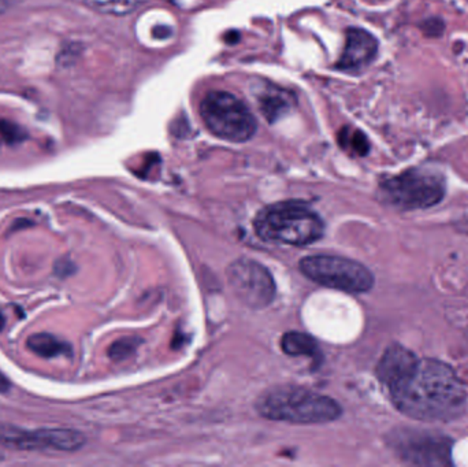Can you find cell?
Segmentation results:
<instances>
[{"instance_id": "cell-6", "label": "cell", "mask_w": 468, "mask_h": 467, "mask_svg": "<svg viewBox=\"0 0 468 467\" xmlns=\"http://www.w3.org/2000/svg\"><path fill=\"white\" fill-rule=\"evenodd\" d=\"M304 277L319 285L347 294H366L374 286V275L360 262L337 255H311L301 259Z\"/></svg>"}, {"instance_id": "cell-4", "label": "cell", "mask_w": 468, "mask_h": 467, "mask_svg": "<svg viewBox=\"0 0 468 467\" xmlns=\"http://www.w3.org/2000/svg\"><path fill=\"white\" fill-rule=\"evenodd\" d=\"M445 177L430 169H408L382 180L380 184L382 201L404 212L437 206L445 198Z\"/></svg>"}, {"instance_id": "cell-18", "label": "cell", "mask_w": 468, "mask_h": 467, "mask_svg": "<svg viewBox=\"0 0 468 467\" xmlns=\"http://www.w3.org/2000/svg\"><path fill=\"white\" fill-rule=\"evenodd\" d=\"M16 0H0V15L7 12L14 4H16Z\"/></svg>"}, {"instance_id": "cell-8", "label": "cell", "mask_w": 468, "mask_h": 467, "mask_svg": "<svg viewBox=\"0 0 468 467\" xmlns=\"http://www.w3.org/2000/svg\"><path fill=\"white\" fill-rule=\"evenodd\" d=\"M226 275L235 296L249 307H267L276 297L273 275L263 265L252 259L233 262Z\"/></svg>"}, {"instance_id": "cell-5", "label": "cell", "mask_w": 468, "mask_h": 467, "mask_svg": "<svg viewBox=\"0 0 468 467\" xmlns=\"http://www.w3.org/2000/svg\"><path fill=\"white\" fill-rule=\"evenodd\" d=\"M200 116L213 136L230 143H245L256 133L254 114L230 92L213 91L205 95L200 105Z\"/></svg>"}, {"instance_id": "cell-17", "label": "cell", "mask_w": 468, "mask_h": 467, "mask_svg": "<svg viewBox=\"0 0 468 467\" xmlns=\"http://www.w3.org/2000/svg\"><path fill=\"white\" fill-rule=\"evenodd\" d=\"M0 136L7 143H18V141H22L26 138V132L19 125L14 124V122L0 119Z\"/></svg>"}, {"instance_id": "cell-16", "label": "cell", "mask_w": 468, "mask_h": 467, "mask_svg": "<svg viewBox=\"0 0 468 467\" xmlns=\"http://www.w3.org/2000/svg\"><path fill=\"white\" fill-rule=\"evenodd\" d=\"M140 343H141V340L137 337L120 338L117 343L112 344L111 348H109V357L114 360L126 359L136 352Z\"/></svg>"}, {"instance_id": "cell-2", "label": "cell", "mask_w": 468, "mask_h": 467, "mask_svg": "<svg viewBox=\"0 0 468 467\" xmlns=\"http://www.w3.org/2000/svg\"><path fill=\"white\" fill-rule=\"evenodd\" d=\"M255 407L263 418L295 425L333 422L342 414L341 406L334 399L295 385L265 390Z\"/></svg>"}, {"instance_id": "cell-13", "label": "cell", "mask_w": 468, "mask_h": 467, "mask_svg": "<svg viewBox=\"0 0 468 467\" xmlns=\"http://www.w3.org/2000/svg\"><path fill=\"white\" fill-rule=\"evenodd\" d=\"M89 9L100 13V15L125 17L141 9L148 0H84Z\"/></svg>"}, {"instance_id": "cell-19", "label": "cell", "mask_w": 468, "mask_h": 467, "mask_svg": "<svg viewBox=\"0 0 468 467\" xmlns=\"http://www.w3.org/2000/svg\"><path fill=\"white\" fill-rule=\"evenodd\" d=\"M457 231L463 232V234H468V218H464V220L457 223Z\"/></svg>"}, {"instance_id": "cell-10", "label": "cell", "mask_w": 468, "mask_h": 467, "mask_svg": "<svg viewBox=\"0 0 468 467\" xmlns=\"http://www.w3.org/2000/svg\"><path fill=\"white\" fill-rule=\"evenodd\" d=\"M378 54V40L369 32L350 28L345 36L344 51L336 67L344 72H360L374 61Z\"/></svg>"}, {"instance_id": "cell-9", "label": "cell", "mask_w": 468, "mask_h": 467, "mask_svg": "<svg viewBox=\"0 0 468 467\" xmlns=\"http://www.w3.org/2000/svg\"><path fill=\"white\" fill-rule=\"evenodd\" d=\"M0 444L13 450L71 452L85 444V437L81 431L73 429L26 431L16 426L0 425Z\"/></svg>"}, {"instance_id": "cell-20", "label": "cell", "mask_w": 468, "mask_h": 467, "mask_svg": "<svg viewBox=\"0 0 468 467\" xmlns=\"http://www.w3.org/2000/svg\"><path fill=\"white\" fill-rule=\"evenodd\" d=\"M8 388H10V384H8L7 379L0 373V392H5Z\"/></svg>"}, {"instance_id": "cell-14", "label": "cell", "mask_w": 468, "mask_h": 467, "mask_svg": "<svg viewBox=\"0 0 468 467\" xmlns=\"http://www.w3.org/2000/svg\"><path fill=\"white\" fill-rule=\"evenodd\" d=\"M27 347L43 358H55L59 355H65L66 349L68 348L63 341L52 335H35L27 340Z\"/></svg>"}, {"instance_id": "cell-1", "label": "cell", "mask_w": 468, "mask_h": 467, "mask_svg": "<svg viewBox=\"0 0 468 467\" xmlns=\"http://www.w3.org/2000/svg\"><path fill=\"white\" fill-rule=\"evenodd\" d=\"M377 377L393 406L412 420L448 422L467 407V388L448 363L421 359L400 344L385 349Z\"/></svg>"}, {"instance_id": "cell-15", "label": "cell", "mask_w": 468, "mask_h": 467, "mask_svg": "<svg viewBox=\"0 0 468 467\" xmlns=\"http://www.w3.org/2000/svg\"><path fill=\"white\" fill-rule=\"evenodd\" d=\"M339 143L345 150L352 152V154L359 155V157H364L369 151V143L366 135L360 130H352V128H344L341 130Z\"/></svg>"}, {"instance_id": "cell-7", "label": "cell", "mask_w": 468, "mask_h": 467, "mask_svg": "<svg viewBox=\"0 0 468 467\" xmlns=\"http://www.w3.org/2000/svg\"><path fill=\"white\" fill-rule=\"evenodd\" d=\"M389 447L405 463L412 466H451L453 440L434 431L418 428L394 429Z\"/></svg>"}, {"instance_id": "cell-3", "label": "cell", "mask_w": 468, "mask_h": 467, "mask_svg": "<svg viewBox=\"0 0 468 467\" xmlns=\"http://www.w3.org/2000/svg\"><path fill=\"white\" fill-rule=\"evenodd\" d=\"M255 232L265 242L278 244H314L325 234V223L308 204L279 202L260 210L255 218Z\"/></svg>"}, {"instance_id": "cell-12", "label": "cell", "mask_w": 468, "mask_h": 467, "mask_svg": "<svg viewBox=\"0 0 468 467\" xmlns=\"http://www.w3.org/2000/svg\"><path fill=\"white\" fill-rule=\"evenodd\" d=\"M282 351L290 357H315L319 346L312 336L301 332L285 333L281 338Z\"/></svg>"}, {"instance_id": "cell-11", "label": "cell", "mask_w": 468, "mask_h": 467, "mask_svg": "<svg viewBox=\"0 0 468 467\" xmlns=\"http://www.w3.org/2000/svg\"><path fill=\"white\" fill-rule=\"evenodd\" d=\"M259 106L260 111H262L263 117L265 119H268L270 122L276 121V119L284 117L285 114L289 113V95L276 88L265 89L263 95H260Z\"/></svg>"}]
</instances>
